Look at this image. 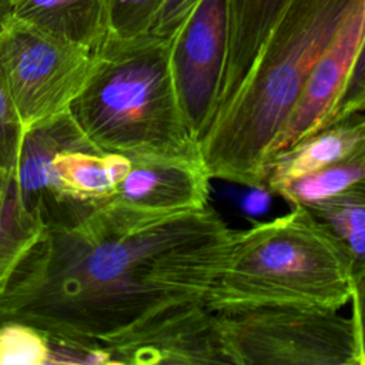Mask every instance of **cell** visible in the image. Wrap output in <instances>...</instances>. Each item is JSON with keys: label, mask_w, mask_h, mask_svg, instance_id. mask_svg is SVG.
<instances>
[{"label": "cell", "mask_w": 365, "mask_h": 365, "mask_svg": "<svg viewBox=\"0 0 365 365\" xmlns=\"http://www.w3.org/2000/svg\"><path fill=\"white\" fill-rule=\"evenodd\" d=\"M10 17V3L9 0H0V27Z\"/></svg>", "instance_id": "obj_24"}, {"label": "cell", "mask_w": 365, "mask_h": 365, "mask_svg": "<svg viewBox=\"0 0 365 365\" xmlns=\"http://www.w3.org/2000/svg\"><path fill=\"white\" fill-rule=\"evenodd\" d=\"M364 111H365V106H364Z\"/></svg>", "instance_id": "obj_25"}, {"label": "cell", "mask_w": 365, "mask_h": 365, "mask_svg": "<svg viewBox=\"0 0 365 365\" xmlns=\"http://www.w3.org/2000/svg\"><path fill=\"white\" fill-rule=\"evenodd\" d=\"M352 294L349 259L302 205L235 231L205 304L212 309L297 304L341 309Z\"/></svg>", "instance_id": "obj_4"}, {"label": "cell", "mask_w": 365, "mask_h": 365, "mask_svg": "<svg viewBox=\"0 0 365 365\" xmlns=\"http://www.w3.org/2000/svg\"><path fill=\"white\" fill-rule=\"evenodd\" d=\"M24 128L0 64V174L16 173Z\"/></svg>", "instance_id": "obj_20"}, {"label": "cell", "mask_w": 365, "mask_h": 365, "mask_svg": "<svg viewBox=\"0 0 365 365\" xmlns=\"http://www.w3.org/2000/svg\"><path fill=\"white\" fill-rule=\"evenodd\" d=\"M364 36L365 0H354L314 66L292 113L272 143L268 158L325 124L344 88Z\"/></svg>", "instance_id": "obj_10"}, {"label": "cell", "mask_w": 365, "mask_h": 365, "mask_svg": "<svg viewBox=\"0 0 365 365\" xmlns=\"http://www.w3.org/2000/svg\"><path fill=\"white\" fill-rule=\"evenodd\" d=\"M352 321L355 325L361 365H365V271L352 279Z\"/></svg>", "instance_id": "obj_23"}, {"label": "cell", "mask_w": 365, "mask_h": 365, "mask_svg": "<svg viewBox=\"0 0 365 365\" xmlns=\"http://www.w3.org/2000/svg\"><path fill=\"white\" fill-rule=\"evenodd\" d=\"M94 51L9 17L0 27V64L24 131L67 113Z\"/></svg>", "instance_id": "obj_7"}, {"label": "cell", "mask_w": 365, "mask_h": 365, "mask_svg": "<svg viewBox=\"0 0 365 365\" xmlns=\"http://www.w3.org/2000/svg\"><path fill=\"white\" fill-rule=\"evenodd\" d=\"M365 106V36L361 41L358 53L355 56L354 64L348 74V78L344 84V88L332 107L329 117L327 118L325 125L349 115L356 111H364Z\"/></svg>", "instance_id": "obj_21"}, {"label": "cell", "mask_w": 365, "mask_h": 365, "mask_svg": "<svg viewBox=\"0 0 365 365\" xmlns=\"http://www.w3.org/2000/svg\"><path fill=\"white\" fill-rule=\"evenodd\" d=\"M9 3L10 17L93 51L108 34L104 0H9Z\"/></svg>", "instance_id": "obj_14"}, {"label": "cell", "mask_w": 365, "mask_h": 365, "mask_svg": "<svg viewBox=\"0 0 365 365\" xmlns=\"http://www.w3.org/2000/svg\"><path fill=\"white\" fill-rule=\"evenodd\" d=\"M50 358L51 344L40 331L23 322H0V365H44Z\"/></svg>", "instance_id": "obj_18"}, {"label": "cell", "mask_w": 365, "mask_h": 365, "mask_svg": "<svg viewBox=\"0 0 365 365\" xmlns=\"http://www.w3.org/2000/svg\"><path fill=\"white\" fill-rule=\"evenodd\" d=\"M164 0H104L108 34L135 37L150 34Z\"/></svg>", "instance_id": "obj_19"}, {"label": "cell", "mask_w": 365, "mask_h": 365, "mask_svg": "<svg viewBox=\"0 0 365 365\" xmlns=\"http://www.w3.org/2000/svg\"><path fill=\"white\" fill-rule=\"evenodd\" d=\"M365 141V111L345 115L268 158L264 190L277 194L284 185L319 171Z\"/></svg>", "instance_id": "obj_12"}, {"label": "cell", "mask_w": 365, "mask_h": 365, "mask_svg": "<svg viewBox=\"0 0 365 365\" xmlns=\"http://www.w3.org/2000/svg\"><path fill=\"white\" fill-rule=\"evenodd\" d=\"M230 44V0H200L171 37L170 66L190 131H208L222 84Z\"/></svg>", "instance_id": "obj_8"}, {"label": "cell", "mask_w": 365, "mask_h": 365, "mask_svg": "<svg viewBox=\"0 0 365 365\" xmlns=\"http://www.w3.org/2000/svg\"><path fill=\"white\" fill-rule=\"evenodd\" d=\"M131 164L96 148L64 113L24 131L14 173L19 202L43 230L71 227L114 197Z\"/></svg>", "instance_id": "obj_5"}, {"label": "cell", "mask_w": 365, "mask_h": 365, "mask_svg": "<svg viewBox=\"0 0 365 365\" xmlns=\"http://www.w3.org/2000/svg\"><path fill=\"white\" fill-rule=\"evenodd\" d=\"M171 38L107 34L67 113L103 153L131 161L201 155L185 121L170 66Z\"/></svg>", "instance_id": "obj_3"}, {"label": "cell", "mask_w": 365, "mask_h": 365, "mask_svg": "<svg viewBox=\"0 0 365 365\" xmlns=\"http://www.w3.org/2000/svg\"><path fill=\"white\" fill-rule=\"evenodd\" d=\"M114 197L128 207L150 214L171 215L208 205L211 175L197 157H160L131 161Z\"/></svg>", "instance_id": "obj_11"}, {"label": "cell", "mask_w": 365, "mask_h": 365, "mask_svg": "<svg viewBox=\"0 0 365 365\" xmlns=\"http://www.w3.org/2000/svg\"><path fill=\"white\" fill-rule=\"evenodd\" d=\"M341 244L352 279L365 271V178L329 197L304 204Z\"/></svg>", "instance_id": "obj_15"}, {"label": "cell", "mask_w": 365, "mask_h": 365, "mask_svg": "<svg viewBox=\"0 0 365 365\" xmlns=\"http://www.w3.org/2000/svg\"><path fill=\"white\" fill-rule=\"evenodd\" d=\"M354 0H288L234 101L200 141L211 178L264 190V167Z\"/></svg>", "instance_id": "obj_2"}, {"label": "cell", "mask_w": 365, "mask_h": 365, "mask_svg": "<svg viewBox=\"0 0 365 365\" xmlns=\"http://www.w3.org/2000/svg\"><path fill=\"white\" fill-rule=\"evenodd\" d=\"M40 231L19 202L14 173L0 174V281Z\"/></svg>", "instance_id": "obj_17"}, {"label": "cell", "mask_w": 365, "mask_h": 365, "mask_svg": "<svg viewBox=\"0 0 365 365\" xmlns=\"http://www.w3.org/2000/svg\"><path fill=\"white\" fill-rule=\"evenodd\" d=\"M287 3L288 0H230L228 56L212 123L234 101Z\"/></svg>", "instance_id": "obj_13"}, {"label": "cell", "mask_w": 365, "mask_h": 365, "mask_svg": "<svg viewBox=\"0 0 365 365\" xmlns=\"http://www.w3.org/2000/svg\"><path fill=\"white\" fill-rule=\"evenodd\" d=\"M365 178V141L334 164L284 185L277 194L291 205H304Z\"/></svg>", "instance_id": "obj_16"}, {"label": "cell", "mask_w": 365, "mask_h": 365, "mask_svg": "<svg viewBox=\"0 0 365 365\" xmlns=\"http://www.w3.org/2000/svg\"><path fill=\"white\" fill-rule=\"evenodd\" d=\"M134 365H234L218 314L205 301H184L150 319L118 355Z\"/></svg>", "instance_id": "obj_9"}, {"label": "cell", "mask_w": 365, "mask_h": 365, "mask_svg": "<svg viewBox=\"0 0 365 365\" xmlns=\"http://www.w3.org/2000/svg\"><path fill=\"white\" fill-rule=\"evenodd\" d=\"M235 231L210 205L161 215L110 200L36 235L0 281V322L27 324L88 364H118L155 315L205 301Z\"/></svg>", "instance_id": "obj_1"}, {"label": "cell", "mask_w": 365, "mask_h": 365, "mask_svg": "<svg viewBox=\"0 0 365 365\" xmlns=\"http://www.w3.org/2000/svg\"><path fill=\"white\" fill-rule=\"evenodd\" d=\"M200 0H164L150 34L171 38Z\"/></svg>", "instance_id": "obj_22"}, {"label": "cell", "mask_w": 365, "mask_h": 365, "mask_svg": "<svg viewBox=\"0 0 365 365\" xmlns=\"http://www.w3.org/2000/svg\"><path fill=\"white\" fill-rule=\"evenodd\" d=\"M217 314L234 365H361L352 317L339 309L259 304Z\"/></svg>", "instance_id": "obj_6"}]
</instances>
